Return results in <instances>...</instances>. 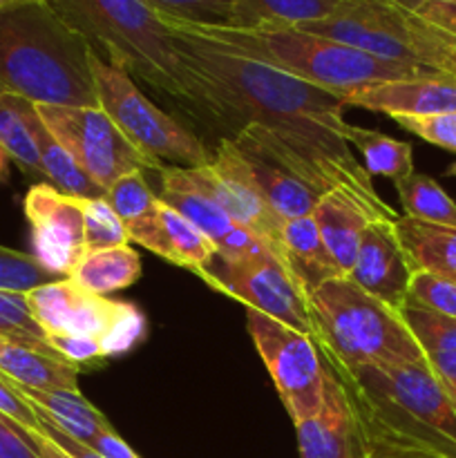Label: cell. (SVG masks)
I'll list each match as a JSON object with an SVG mask.
<instances>
[{"label": "cell", "mask_w": 456, "mask_h": 458, "mask_svg": "<svg viewBox=\"0 0 456 458\" xmlns=\"http://www.w3.org/2000/svg\"><path fill=\"white\" fill-rule=\"evenodd\" d=\"M389 3H393L396 7H401V9H405V12L414 13L420 4L432 3V0H389ZM436 3H456V0H436Z\"/></svg>", "instance_id": "obj_50"}, {"label": "cell", "mask_w": 456, "mask_h": 458, "mask_svg": "<svg viewBox=\"0 0 456 458\" xmlns=\"http://www.w3.org/2000/svg\"><path fill=\"white\" fill-rule=\"evenodd\" d=\"M389 63L438 70L450 36L387 0H344L335 13L298 27Z\"/></svg>", "instance_id": "obj_7"}, {"label": "cell", "mask_w": 456, "mask_h": 458, "mask_svg": "<svg viewBox=\"0 0 456 458\" xmlns=\"http://www.w3.org/2000/svg\"><path fill=\"white\" fill-rule=\"evenodd\" d=\"M407 302H414L418 307L456 320V282L432 276V273L414 271L410 289H407Z\"/></svg>", "instance_id": "obj_37"}, {"label": "cell", "mask_w": 456, "mask_h": 458, "mask_svg": "<svg viewBox=\"0 0 456 458\" xmlns=\"http://www.w3.org/2000/svg\"><path fill=\"white\" fill-rule=\"evenodd\" d=\"M313 343L320 356L340 365H418L425 353L401 313L334 277L307 293Z\"/></svg>", "instance_id": "obj_6"}, {"label": "cell", "mask_w": 456, "mask_h": 458, "mask_svg": "<svg viewBox=\"0 0 456 458\" xmlns=\"http://www.w3.org/2000/svg\"><path fill=\"white\" fill-rule=\"evenodd\" d=\"M54 0H0V13L9 12V9L30 7V4H52Z\"/></svg>", "instance_id": "obj_49"}, {"label": "cell", "mask_w": 456, "mask_h": 458, "mask_svg": "<svg viewBox=\"0 0 456 458\" xmlns=\"http://www.w3.org/2000/svg\"><path fill=\"white\" fill-rule=\"evenodd\" d=\"M349 146L358 148L362 157V168L369 177H384L396 183L414 173V150L410 143L398 141L378 130L351 125Z\"/></svg>", "instance_id": "obj_29"}, {"label": "cell", "mask_w": 456, "mask_h": 458, "mask_svg": "<svg viewBox=\"0 0 456 458\" xmlns=\"http://www.w3.org/2000/svg\"><path fill=\"white\" fill-rule=\"evenodd\" d=\"M89 54L52 4L0 13V85L36 106L98 107Z\"/></svg>", "instance_id": "obj_3"}, {"label": "cell", "mask_w": 456, "mask_h": 458, "mask_svg": "<svg viewBox=\"0 0 456 458\" xmlns=\"http://www.w3.org/2000/svg\"><path fill=\"white\" fill-rule=\"evenodd\" d=\"M0 335H12L27 343H47L27 307L25 293L0 291Z\"/></svg>", "instance_id": "obj_38"}, {"label": "cell", "mask_w": 456, "mask_h": 458, "mask_svg": "<svg viewBox=\"0 0 456 458\" xmlns=\"http://www.w3.org/2000/svg\"><path fill=\"white\" fill-rule=\"evenodd\" d=\"M0 150H3L25 174L36 179H45L43 165H40L34 141H31L30 132H27L21 116L16 114V110H13L12 106H9L3 85H0ZM45 182H47V179H45Z\"/></svg>", "instance_id": "obj_33"}, {"label": "cell", "mask_w": 456, "mask_h": 458, "mask_svg": "<svg viewBox=\"0 0 456 458\" xmlns=\"http://www.w3.org/2000/svg\"><path fill=\"white\" fill-rule=\"evenodd\" d=\"M38 423H40V428H38L40 432H43L47 438H52V441L56 443V445L61 447L65 454H70L72 458H103L101 454H97L92 447H88V445H83V443L74 441V438H70L67 434H63L61 429L54 428V425L49 423V420H45L43 416H38Z\"/></svg>", "instance_id": "obj_45"}, {"label": "cell", "mask_w": 456, "mask_h": 458, "mask_svg": "<svg viewBox=\"0 0 456 458\" xmlns=\"http://www.w3.org/2000/svg\"><path fill=\"white\" fill-rule=\"evenodd\" d=\"M393 231L414 271L456 282V228L401 215L393 222Z\"/></svg>", "instance_id": "obj_26"}, {"label": "cell", "mask_w": 456, "mask_h": 458, "mask_svg": "<svg viewBox=\"0 0 456 458\" xmlns=\"http://www.w3.org/2000/svg\"><path fill=\"white\" fill-rule=\"evenodd\" d=\"M103 199L121 219L130 242H137L139 246L170 262V246L159 217V199L148 186L143 170L125 174L112 183Z\"/></svg>", "instance_id": "obj_23"}, {"label": "cell", "mask_w": 456, "mask_h": 458, "mask_svg": "<svg viewBox=\"0 0 456 458\" xmlns=\"http://www.w3.org/2000/svg\"><path fill=\"white\" fill-rule=\"evenodd\" d=\"M27 307L45 335H83L101 343L106 358L123 356L146 338V316L132 302L85 291L70 277L30 291Z\"/></svg>", "instance_id": "obj_9"}, {"label": "cell", "mask_w": 456, "mask_h": 458, "mask_svg": "<svg viewBox=\"0 0 456 458\" xmlns=\"http://www.w3.org/2000/svg\"><path fill=\"white\" fill-rule=\"evenodd\" d=\"M199 277L213 289L240 300L246 309L262 311L264 316L313 338L307 291L280 259L266 258L237 262L215 255Z\"/></svg>", "instance_id": "obj_12"}, {"label": "cell", "mask_w": 456, "mask_h": 458, "mask_svg": "<svg viewBox=\"0 0 456 458\" xmlns=\"http://www.w3.org/2000/svg\"><path fill=\"white\" fill-rule=\"evenodd\" d=\"M88 447H92L97 454H101L103 458H141L119 434L114 432V428H106L103 432L97 434L92 443Z\"/></svg>", "instance_id": "obj_44"}, {"label": "cell", "mask_w": 456, "mask_h": 458, "mask_svg": "<svg viewBox=\"0 0 456 458\" xmlns=\"http://www.w3.org/2000/svg\"><path fill=\"white\" fill-rule=\"evenodd\" d=\"M25 217L31 228L34 258L58 277H70L88 255L85 219L79 197L40 182L27 191Z\"/></svg>", "instance_id": "obj_14"}, {"label": "cell", "mask_w": 456, "mask_h": 458, "mask_svg": "<svg viewBox=\"0 0 456 458\" xmlns=\"http://www.w3.org/2000/svg\"><path fill=\"white\" fill-rule=\"evenodd\" d=\"M49 347L56 353H61L67 362L76 367H88V365H98V362L106 360V352H103L101 343L94 338H83V335H61L52 334L45 335Z\"/></svg>", "instance_id": "obj_40"}, {"label": "cell", "mask_w": 456, "mask_h": 458, "mask_svg": "<svg viewBox=\"0 0 456 458\" xmlns=\"http://www.w3.org/2000/svg\"><path fill=\"white\" fill-rule=\"evenodd\" d=\"M414 13L420 21L436 27L438 31L456 40V3H436V0H432V3L420 4Z\"/></svg>", "instance_id": "obj_43"}, {"label": "cell", "mask_w": 456, "mask_h": 458, "mask_svg": "<svg viewBox=\"0 0 456 458\" xmlns=\"http://www.w3.org/2000/svg\"><path fill=\"white\" fill-rule=\"evenodd\" d=\"M311 215L335 267L347 277L356 264L362 233L378 217L353 192L344 188L325 192Z\"/></svg>", "instance_id": "obj_22"}, {"label": "cell", "mask_w": 456, "mask_h": 458, "mask_svg": "<svg viewBox=\"0 0 456 458\" xmlns=\"http://www.w3.org/2000/svg\"><path fill=\"white\" fill-rule=\"evenodd\" d=\"M159 16L199 27H232V0H143Z\"/></svg>", "instance_id": "obj_34"}, {"label": "cell", "mask_w": 456, "mask_h": 458, "mask_svg": "<svg viewBox=\"0 0 456 458\" xmlns=\"http://www.w3.org/2000/svg\"><path fill=\"white\" fill-rule=\"evenodd\" d=\"M52 7L92 49L101 47L107 63L208 119L204 94L179 56L173 31L143 0H54Z\"/></svg>", "instance_id": "obj_4"}, {"label": "cell", "mask_w": 456, "mask_h": 458, "mask_svg": "<svg viewBox=\"0 0 456 458\" xmlns=\"http://www.w3.org/2000/svg\"><path fill=\"white\" fill-rule=\"evenodd\" d=\"M232 141H235L241 157L249 164L250 174H253L264 201L280 222L307 217V215L313 213V208H316L325 192L295 177L289 168H284L280 161L273 159L271 155H266L262 148L250 143L249 139L232 137Z\"/></svg>", "instance_id": "obj_19"}, {"label": "cell", "mask_w": 456, "mask_h": 458, "mask_svg": "<svg viewBox=\"0 0 456 458\" xmlns=\"http://www.w3.org/2000/svg\"><path fill=\"white\" fill-rule=\"evenodd\" d=\"M407 217L420 219L438 226L456 228V201L445 192L436 179L411 173L410 177L393 183Z\"/></svg>", "instance_id": "obj_30"}, {"label": "cell", "mask_w": 456, "mask_h": 458, "mask_svg": "<svg viewBox=\"0 0 456 458\" xmlns=\"http://www.w3.org/2000/svg\"><path fill=\"white\" fill-rule=\"evenodd\" d=\"M139 277H141V258L128 244L88 253L80 259L70 280H74L89 293L107 295L130 289Z\"/></svg>", "instance_id": "obj_28"}, {"label": "cell", "mask_w": 456, "mask_h": 458, "mask_svg": "<svg viewBox=\"0 0 456 458\" xmlns=\"http://www.w3.org/2000/svg\"><path fill=\"white\" fill-rule=\"evenodd\" d=\"M179 25L210 43L222 45L231 52L275 67L284 74L329 89L340 97L353 89L367 88V85L441 74L432 67L383 61L338 40L308 34L298 27L235 30V27H199L188 25V22H179Z\"/></svg>", "instance_id": "obj_5"}, {"label": "cell", "mask_w": 456, "mask_h": 458, "mask_svg": "<svg viewBox=\"0 0 456 458\" xmlns=\"http://www.w3.org/2000/svg\"><path fill=\"white\" fill-rule=\"evenodd\" d=\"M344 0H232L235 30L302 27L329 18Z\"/></svg>", "instance_id": "obj_27"}, {"label": "cell", "mask_w": 456, "mask_h": 458, "mask_svg": "<svg viewBox=\"0 0 456 458\" xmlns=\"http://www.w3.org/2000/svg\"><path fill=\"white\" fill-rule=\"evenodd\" d=\"M246 327L291 420L298 423L317 414L325 396L326 371L311 335L255 309H246Z\"/></svg>", "instance_id": "obj_11"}, {"label": "cell", "mask_w": 456, "mask_h": 458, "mask_svg": "<svg viewBox=\"0 0 456 458\" xmlns=\"http://www.w3.org/2000/svg\"><path fill=\"white\" fill-rule=\"evenodd\" d=\"M89 70L98 107L114 121L137 150L164 165L199 168L208 164L213 152H208L201 139L156 107L137 88L128 72L103 61L94 49L89 54Z\"/></svg>", "instance_id": "obj_8"}, {"label": "cell", "mask_w": 456, "mask_h": 458, "mask_svg": "<svg viewBox=\"0 0 456 458\" xmlns=\"http://www.w3.org/2000/svg\"><path fill=\"white\" fill-rule=\"evenodd\" d=\"M438 72H445V74L454 76L456 79V40H447L445 49H443L441 63H438Z\"/></svg>", "instance_id": "obj_48"}, {"label": "cell", "mask_w": 456, "mask_h": 458, "mask_svg": "<svg viewBox=\"0 0 456 458\" xmlns=\"http://www.w3.org/2000/svg\"><path fill=\"white\" fill-rule=\"evenodd\" d=\"M199 83L208 121L244 137L320 192L344 188L378 219H398L349 146L340 94L215 45L159 16Z\"/></svg>", "instance_id": "obj_1"}, {"label": "cell", "mask_w": 456, "mask_h": 458, "mask_svg": "<svg viewBox=\"0 0 456 458\" xmlns=\"http://www.w3.org/2000/svg\"><path fill=\"white\" fill-rule=\"evenodd\" d=\"M186 173L190 182L201 188L232 222L253 233L286 267L284 246H282V224L284 222H280L264 201L249 164L232 139L224 137L215 146L208 164L199 168H186Z\"/></svg>", "instance_id": "obj_13"}, {"label": "cell", "mask_w": 456, "mask_h": 458, "mask_svg": "<svg viewBox=\"0 0 456 458\" xmlns=\"http://www.w3.org/2000/svg\"><path fill=\"white\" fill-rule=\"evenodd\" d=\"M7 383L22 401L34 407L36 414L43 416L54 428L61 429L74 441L83 443V445H89L98 432L110 428L106 416L83 394L63 392V389H31L12 383V380H7Z\"/></svg>", "instance_id": "obj_24"}, {"label": "cell", "mask_w": 456, "mask_h": 458, "mask_svg": "<svg viewBox=\"0 0 456 458\" xmlns=\"http://www.w3.org/2000/svg\"><path fill=\"white\" fill-rule=\"evenodd\" d=\"M387 3H389V0H387Z\"/></svg>", "instance_id": "obj_52"}, {"label": "cell", "mask_w": 456, "mask_h": 458, "mask_svg": "<svg viewBox=\"0 0 456 458\" xmlns=\"http://www.w3.org/2000/svg\"><path fill=\"white\" fill-rule=\"evenodd\" d=\"M282 246L286 267L307 293L334 277H344L326 250L313 215L282 224Z\"/></svg>", "instance_id": "obj_25"}, {"label": "cell", "mask_w": 456, "mask_h": 458, "mask_svg": "<svg viewBox=\"0 0 456 458\" xmlns=\"http://www.w3.org/2000/svg\"><path fill=\"white\" fill-rule=\"evenodd\" d=\"M63 280L56 273L47 271L31 253L0 246V291L30 293L43 284Z\"/></svg>", "instance_id": "obj_36"}, {"label": "cell", "mask_w": 456, "mask_h": 458, "mask_svg": "<svg viewBox=\"0 0 456 458\" xmlns=\"http://www.w3.org/2000/svg\"><path fill=\"white\" fill-rule=\"evenodd\" d=\"M22 429H25V434L30 437L31 445L36 447V452H38L40 458H72L70 454H65V452H63L61 447L52 441V438L45 437L40 429H27V428H22Z\"/></svg>", "instance_id": "obj_47"}, {"label": "cell", "mask_w": 456, "mask_h": 458, "mask_svg": "<svg viewBox=\"0 0 456 458\" xmlns=\"http://www.w3.org/2000/svg\"><path fill=\"white\" fill-rule=\"evenodd\" d=\"M36 110L49 132L103 191L137 170L159 173L164 168V164L137 150L101 107L36 106Z\"/></svg>", "instance_id": "obj_10"}, {"label": "cell", "mask_w": 456, "mask_h": 458, "mask_svg": "<svg viewBox=\"0 0 456 458\" xmlns=\"http://www.w3.org/2000/svg\"><path fill=\"white\" fill-rule=\"evenodd\" d=\"M156 199H159V197H156ZM159 217L165 233V240H168L170 246V262L201 276L204 268L208 267L210 259L217 255V249L210 244V240L204 233L197 231L186 217H182L177 210H173L161 199Z\"/></svg>", "instance_id": "obj_31"}, {"label": "cell", "mask_w": 456, "mask_h": 458, "mask_svg": "<svg viewBox=\"0 0 456 458\" xmlns=\"http://www.w3.org/2000/svg\"><path fill=\"white\" fill-rule=\"evenodd\" d=\"M425 362L447 389H456V352L427 353Z\"/></svg>", "instance_id": "obj_46"}, {"label": "cell", "mask_w": 456, "mask_h": 458, "mask_svg": "<svg viewBox=\"0 0 456 458\" xmlns=\"http://www.w3.org/2000/svg\"><path fill=\"white\" fill-rule=\"evenodd\" d=\"M398 125L405 132L443 148V150L456 152V112L434 116H396Z\"/></svg>", "instance_id": "obj_39"}, {"label": "cell", "mask_w": 456, "mask_h": 458, "mask_svg": "<svg viewBox=\"0 0 456 458\" xmlns=\"http://www.w3.org/2000/svg\"><path fill=\"white\" fill-rule=\"evenodd\" d=\"M401 318L407 325L410 334L414 335L416 344L420 352L441 353V352H456V320L447 318L443 313L429 311V309L418 307L414 302H405L401 309Z\"/></svg>", "instance_id": "obj_32"}, {"label": "cell", "mask_w": 456, "mask_h": 458, "mask_svg": "<svg viewBox=\"0 0 456 458\" xmlns=\"http://www.w3.org/2000/svg\"><path fill=\"white\" fill-rule=\"evenodd\" d=\"M0 414L7 416L9 420L18 423L21 428L27 429H38V414H36L34 407L27 401H22L12 387H9L7 380L0 376Z\"/></svg>", "instance_id": "obj_42"}, {"label": "cell", "mask_w": 456, "mask_h": 458, "mask_svg": "<svg viewBox=\"0 0 456 458\" xmlns=\"http://www.w3.org/2000/svg\"><path fill=\"white\" fill-rule=\"evenodd\" d=\"M393 222L374 219L365 228L358 246L356 264L347 277L371 298L380 300L393 311H401L407 302V289L414 268L398 242Z\"/></svg>", "instance_id": "obj_16"}, {"label": "cell", "mask_w": 456, "mask_h": 458, "mask_svg": "<svg viewBox=\"0 0 456 458\" xmlns=\"http://www.w3.org/2000/svg\"><path fill=\"white\" fill-rule=\"evenodd\" d=\"M0 458H40L18 423L0 414Z\"/></svg>", "instance_id": "obj_41"}, {"label": "cell", "mask_w": 456, "mask_h": 458, "mask_svg": "<svg viewBox=\"0 0 456 458\" xmlns=\"http://www.w3.org/2000/svg\"><path fill=\"white\" fill-rule=\"evenodd\" d=\"M344 106L396 116H434L456 112V79L445 74L389 81L342 94Z\"/></svg>", "instance_id": "obj_17"}, {"label": "cell", "mask_w": 456, "mask_h": 458, "mask_svg": "<svg viewBox=\"0 0 456 458\" xmlns=\"http://www.w3.org/2000/svg\"><path fill=\"white\" fill-rule=\"evenodd\" d=\"M161 188L159 199L186 217L197 231L204 233L210 244L217 249V255L224 259H266L275 258L264 242H259L253 233L232 222L201 188L188 177L186 168L179 165H164L159 170ZM277 259V258H275Z\"/></svg>", "instance_id": "obj_15"}, {"label": "cell", "mask_w": 456, "mask_h": 458, "mask_svg": "<svg viewBox=\"0 0 456 458\" xmlns=\"http://www.w3.org/2000/svg\"><path fill=\"white\" fill-rule=\"evenodd\" d=\"M450 392H452V394H454V398H456V389H450Z\"/></svg>", "instance_id": "obj_51"}, {"label": "cell", "mask_w": 456, "mask_h": 458, "mask_svg": "<svg viewBox=\"0 0 456 458\" xmlns=\"http://www.w3.org/2000/svg\"><path fill=\"white\" fill-rule=\"evenodd\" d=\"M4 97H7L9 106L16 110V114L21 116L27 132H30L31 141H34V148L36 152H38V159L40 165H43L47 183H52L54 188H58V191L72 197L97 199V197L106 195V191L98 188L97 183L88 177V173L76 164V159L70 155V150H67L65 146H61L58 139L49 132L45 121L40 119L38 110H36V103L21 97V94L9 92V89H4Z\"/></svg>", "instance_id": "obj_20"}, {"label": "cell", "mask_w": 456, "mask_h": 458, "mask_svg": "<svg viewBox=\"0 0 456 458\" xmlns=\"http://www.w3.org/2000/svg\"><path fill=\"white\" fill-rule=\"evenodd\" d=\"M80 367L67 362L47 343L0 335V376L31 389H63L80 394Z\"/></svg>", "instance_id": "obj_21"}, {"label": "cell", "mask_w": 456, "mask_h": 458, "mask_svg": "<svg viewBox=\"0 0 456 458\" xmlns=\"http://www.w3.org/2000/svg\"><path fill=\"white\" fill-rule=\"evenodd\" d=\"M325 396L317 414L298 420L295 437L302 458H365L356 416L342 383L325 365Z\"/></svg>", "instance_id": "obj_18"}, {"label": "cell", "mask_w": 456, "mask_h": 458, "mask_svg": "<svg viewBox=\"0 0 456 458\" xmlns=\"http://www.w3.org/2000/svg\"><path fill=\"white\" fill-rule=\"evenodd\" d=\"M322 362L342 383L365 458H456V398L427 367Z\"/></svg>", "instance_id": "obj_2"}, {"label": "cell", "mask_w": 456, "mask_h": 458, "mask_svg": "<svg viewBox=\"0 0 456 458\" xmlns=\"http://www.w3.org/2000/svg\"><path fill=\"white\" fill-rule=\"evenodd\" d=\"M79 201L80 208H83L85 249H88V253L130 244V237L125 233L123 224H121V219L116 217V213L103 197H97V199L79 197Z\"/></svg>", "instance_id": "obj_35"}]
</instances>
